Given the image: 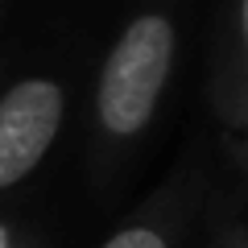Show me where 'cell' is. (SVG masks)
<instances>
[{"instance_id":"1","label":"cell","mask_w":248,"mask_h":248,"mask_svg":"<svg viewBox=\"0 0 248 248\" xmlns=\"http://www.w3.org/2000/svg\"><path fill=\"white\" fill-rule=\"evenodd\" d=\"M174 62V25L157 13H145L120 33L99 75L95 112L112 137H133L149 124L157 95Z\"/></svg>"},{"instance_id":"2","label":"cell","mask_w":248,"mask_h":248,"mask_svg":"<svg viewBox=\"0 0 248 248\" xmlns=\"http://www.w3.org/2000/svg\"><path fill=\"white\" fill-rule=\"evenodd\" d=\"M62 108L66 99L54 79H25L0 99V190L33 174L62 128Z\"/></svg>"},{"instance_id":"3","label":"cell","mask_w":248,"mask_h":248,"mask_svg":"<svg viewBox=\"0 0 248 248\" xmlns=\"http://www.w3.org/2000/svg\"><path fill=\"white\" fill-rule=\"evenodd\" d=\"M104 248H166V240L153 228H128V232H120V236H112Z\"/></svg>"},{"instance_id":"4","label":"cell","mask_w":248,"mask_h":248,"mask_svg":"<svg viewBox=\"0 0 248 248\" xmlns=\"http://www.w3.org/2000/svg\"><path fill=\"white\" fill-rule=\"evenodd\" d=\"M0 248H13V240H9V228L0 223Z\"/></svg>"},{"instance_id":"5","label":"cell","mask_w":248,"mask_h":248,"mask_svg":"<svg viewBox=\"0 0 248 248\" xmlns=\"http://www.w3.org/2000/svg\"><path fill=\"white\" fill-rule=\"evenodd\" d=\"M244 37H248V0H244Z\"/></svg>"}]
</instances>
